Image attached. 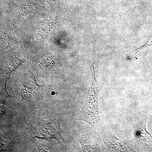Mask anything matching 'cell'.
<instances>
[{
  "instance_id": "1",
  "label": "cell",
  "mask_w": 152,
  "mask_h": 152,
  "mask_svg": "<svg viewBox=\"0 0 152 152\" xmlns=\"http://www.w3.org/2000/svg\"><path fill=\"white\" fill-rule=\"evenodd\" d=\"M103 86L95 79L94 76L86 102L80 111L73 115L75 120L83 121L88 123L92 129H96L101 122L98 106V93Z\"/></svg>"
},
{
  "instance_id": "2",
  "label": "cell",
  "mask_w": 152,
  "mask_h": 152,
  "mask_svg": "<svg viewBox=\"0 0 152 152\" xmlns=\"http://www.w3.org/2000/svg\"><path fill=\"white\" fill-rule=\"evenodd\" d=\"M60 123V121L57 119L39 120L34 128L33 134L40 140H48L55 139L58 141L62 140L65 142L61 135L63 131Z\"/></svg>"
},
{
  "instance_id": "3",
  "label": "cell",
  "mask_w": 152,
  "mask_h": 152,
  "mask_svg": "<svg viewBox=\"0 0 152 152\" xmlns=\"http://www.w3.org/2000/svg\"><path fill=\"white\" fill-rule=\"evenodd\" d=\"M75 133L83 151H97L100 150L101 139L96 129H92L91 132L83 134H80L76 132Z\"/></svg>"
},
{
  "instance_id": "4",
  "label": "cell",
  "mask_w": 152,
  "mask_h": 152,
  "mask_svg": "<svg viewBox=\"0 0 152 152\" xmlns=\"http://www.w3.org/2000/svg\"><path fill=\"white\" fill-rule=\"evenodd\" d=\"M137 119L138 125L134 134L136 140L144 147L152 146V137L146 129L147 114H141Z\"/></svg>"
}]
</instances>
